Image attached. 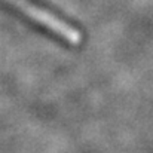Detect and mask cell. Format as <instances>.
I'll return each mask as SVG.
<instances>
[{
	"instance_id": "6da1fadb",
	"label": "cell",
	"mask_w": 153,
	"mask_h": 153,
	"mask_svg": "<svg viewBox=\"0 0 153 153\" xmlns=\"http://www.w3.org/2000/svg\"><path fill=\"white\" fill-rule=\"evenodd\" d=\"M10 3L13 6H18V9H21V12L24 15H27L28 18H31L33 21L40 24L42 27L48 28L49 31L55 33L62 40H67L73 45L80 42V34L77 33V30L74 27H71L70 24H65L64 21L53 16L49 12L39 9V6H34L28 0H10Z\"/></svg>"
}]
</instances>
